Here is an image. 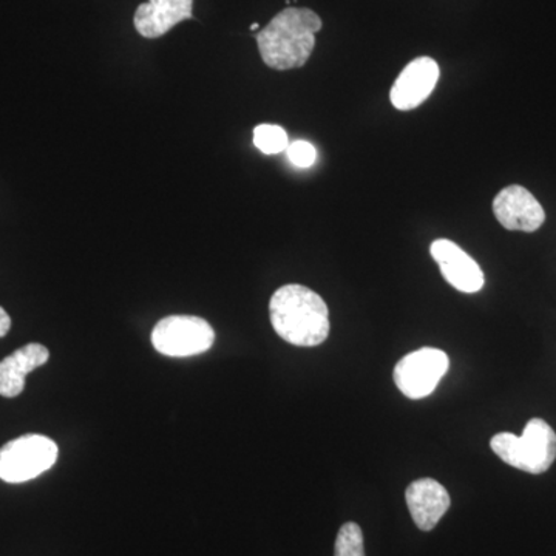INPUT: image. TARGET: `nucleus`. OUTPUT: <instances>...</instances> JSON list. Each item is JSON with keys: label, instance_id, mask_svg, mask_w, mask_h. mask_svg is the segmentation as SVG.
<instances>
[{"label": "nucleus", "instance_id": "nucleus-14", "mask_svg": "<svg viewBox=\"0 0 556 556\" xmlns=\"http://www.w3.org/2000/svg\"><path fill=\"white\" fill-rule=\"evenodd\" d=\"M334 556H365L364 533L356 522L340 527Z\"/></svg>", "mask_w": 556, "mask_h": 556}, {"label": "nucleus", "instance_id": "nucleus-17", "mask_svg": "<svg viewBox=\"0 0 556 556\" xmlns=\"http://www.w3.org/2000/svg\"><path fill=\"white\" fill-rule=\"evenodd\" d=\"M257 30H258V24H252L251 31H257Z\"/></svg>", "mask_w": 556, "mask_h": 556}, {"label": "nucleus", "instance_id": "nucleus-10", "mask_svg": "<svg viewBox=\"0 0 556 556\" xmlns=\"http://www.w3.org/2000/svg\"><path fill=\"white\" fill-rule=\"evenodd\" d=\"M405 500L413 521L422 532L433 530L452 504L445 486L430 478L412 482L405 492Z\"/></svg>", "mask_w": 556, "mask_h": 556}, {"label": "nucleus", "instance_id": "nucleus-12", "mask_svg": "<svg viewBox=\"0 0 556 556\" xmlns=\"http://www.w3.org/2000/svg\"><path fill=\"white\" fill-rule=\"evenodd\" d=\"M49 358V350L39 343H28L3 358L0 362V396H20L25 388V378L46 365Z\"/></svg>", "mask_w": 556, "mask_h": 556}, {"label": "nucleus", "instance_id": "nucleus-9", "mask_svg": "<svg viewBox=\"0 0 556 556\" xmlns=\"http://www.w3.org/2000/svg\"><path fill=\"white\" fill-rule=\"evenodd\" d=\"M430 254L438 263L442 277L457 291L475 294L484 288L485 278L481 266L452 240L433 241Z\"/></svg>", "mask_w": 556, "mask_h": 556}, {"label": "nucleus", "instance_id": "nucleus-4", "mask_svg": "<svg viewBox=\"0 0 556 556\" xmlns=\"http://www.w3.org/2000/svg\"><path fill=\"white\" fill-rule=\"evenodd\" d=\"M56 442L42 434H25L0 448V479L10 484L31 481L56 464Z\"/></svg>", "mask_w": 556, "mask_h": 556}, {"label": "nucleus", "instance_id": "nucleus-13", "mask_svg": "<svg viewBox=\"0 0 556 556\" xmlns=\"http://www.w3.org/2000/svg\"><path fill=\"white\" fill-rule=\"evenodd\" d=\"M254 144L265 155H277L288 149L287 131L274 124H260L254 129Z\"/></svg>", "mask_w": 556, "mask_h": 556}, {"label": "nucleus", "instance_id": "nucleus-6", "mask_svg": "<svg viewBox=\"0 0 556 556\" xmlns=\"http://www.w3.org/2000/svg\"><path fill=\"white\" fill-rule=\"evenodd\" d=\"M448 367V356L444 351L422 348L401 358L394 368V382L405 396L424 399L437 390Z\"/></svg>", "mask_w": 556, "mask_h": 556}, {"label": "nucleus", "instance_id": "nucleus-5", "mask_svg": "<svg viewBox=\"0 0 556 556\" xmlns=\"http://www.w3.org/2000/svg\"><path fill=\"white\" fill-rule=\"evenodd\" d=\"M215 332L208 321L197 316L161 318L152 331V345L169 357L199 356L211 350Z\"/></svg>", "mask_w": 556, "mask_h": 556}, {"label": "nucleus", "instance_id": "nucleus-1", "mask_svg": "<svg viewBox=\"0 0 556 556\" xmlns=\"http://www.w3.org/2000/svg\"><path fill=\"white\" fill-rule=\"evenodd\" d=\"M270 324L285 342L317 346L329 336V311L325 300L302 285H287L269 302Z\"/></svg>", "mask_w": 556, "mask_h": 556}, {"label": "nucleus", "instance_id": "nucleus-2", "mask_svg": "<svg viewBox=\"0 0 556 556\" xmlns=\"http://www.w3.org/2000/svg\"><path fill=\"white\" fill-rule=\"evenodd\" d=\"M320 17L308 9H285L257 33L262 60L274 70L300 68L308 62L316 47Z\"/></svg>", "mask_w": 556, "mask_h": 556}, {"label": "nucleus", "instance_id": "nucleus-11", "mask_svg": "<svg viewBox=\"0 0 556 556\" xmlns=\"http://www.w3.org/2000/svg\"><path fill=\"white\" fill-rule=\"evenodd\" d=\"M193 0H149L135 11L134 25L142 38L156 39L192 20Z\"/></svg>", "mask_w": 556, "mask_h": 556}, {"label": "nucleus", "instance_id": "nucleus-15", "mask_svg": "<svg viewBox=\"0 0 556 556\" xmlns=\"http://www.w3.org/2000/svg\"><path fill=\"white\" fill-rule=\"evenodd\" d=\"M288 159L300 169H308L316 163V148L308 141H295L288 146Z\"/></svg>", "mask_w": 556, "mask_h": 556}, {"label": "nucleus", "instance_id": "nucleus-7", "mask_svg": "<svg viewBox=\"0 0 556 556\" xmlns=\"http://www.w3.org/2000/svg\"><path fill=\"white\" fill-rule=\"evenodd\" d=\"M493 214L507 230L535 232L546 222L540 201L522 186H508L493 200Z\"/></svg>", "mask_w": 556, "mask_h": 556}, {"label": "nucleus", "instance_id": "nucleus-16", "mask_svg": "<svg viewBox=\"0 0 556 556\" xmlns=\"http://www.w3.org/2000/svg\"><path fill=\"white\" fill-rule=\"evenodd\" d=\"M11 328V318L7 311L0 308V339L5 338L9 334Z\"/></svg>", "mask_w": 556, "mask_h": 556}, {"label": "nucleus", "instance_id": "nucleus-8", "mask_svg": "<svg viewBox=\"0 0 556 556\" xmlns=\"http://www.w3.org/2000/svg\"><path fill=\"white\" fill-rule=\"evenodd\" d=\"M438 62L431 58H416L402 70L390 91L391 104L401 112L419 108L437 89L439 80Z\"/></svg>", "mask_w": 556, "mask_h": 556}, {"label": "nucleus", "instance_id": "nucleus-3", "mask_svg": "<svg viewBox=\"0 0 556 556\" xmlns=\"http://www.w3.org/2000/svg\"><path fill=\"white\" fill-rule=\"evenodd\" d=\"M490 447L508 466L541 475L552 467L556 459V433L546 420L530 419L522 437L500 433L492 438Z\"/></svg>", "mask_w": 556, "mask_h": 556}]
</instances>
